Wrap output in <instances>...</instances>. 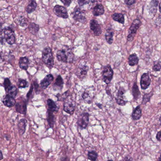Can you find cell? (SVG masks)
I'll use <instances>...</instances> for the list:
<instances>
[{"label":"cell","mask_w":161,"mask_h":161,"mask_svg":"<svg viewBox=\"0 0 161 161\" xmlns=\"http://www.w3.org/2000/svg\"><path fill=\"white\" fill-rule=\"evenodd\" d=\"M56 57L58 61L63 63H71L74 61V54L68 48L59 50L57 53Z\"/></svg>","instance_id":"6da1fadb"},{"label":"cell","mask_w":161,"mask_h":161,"mask_svg":"<svg viewBox=\"0 0 161 161\" xmlns=\"http://www.w3.org/2000/svg\"><path fill=\"white\" fill-rule=\"evenodd\" d=\"M95 97V89L93 86L83 88L81 91L80 98L86 104H91Z\"/></svg>","instance_id":"7a4b0ae2"},{"label":"cell","mask_w":161,"mask_h":161,"mask_svg":"<svg viewBox=\"0 0 161 161\" xmlns=\"http://www.w3.org/2000/svg\"><path fill=\"white\" fill-rule=\"evenodd\" d=\"M42 59L49 69H51L53 67V56L50 47H46L43 49L42 53Z\"/></svg>","instance_id":"3957f363"},{"label":"cell","mask_w":161,"mask_h":161,"mask_svg":"<svg viewBox=\"0 0 161 161\" xmlns=\"http://www.w3.org/2000/svg\"><path fill=\"white\" fill-rule=\"evenodd\" d=\"M141 25V21L140 19H136L133 20L129 28V34L127 36V41L128 42H132L133 41L138 30Z\"/></svg>","instance_id":"277c9868"},{"label":"cell","mask_w":161,"mask_h":161,"mask_svg":"<svg viewBox=\"0 0 161 161\" xmlns=\"http://www.w3.org/2000/svg\"><path fill=\"white\" fill-rule=\"evenodd\" d=\"M84 11H82L78 6H76L72 13L73 19L75 21L82 24H84L87 22V19L84 15Z\"/></svg>","instance_id":"5b68a950"},{"label":"cell","mask_w":161,"mask_h":161,"mask_svg":"<svg viewBox=\"0 0 161 161\" xmlns=\"http://www.w3.org/2000/svg\"><path fill=\"white\" fill-rule=\"evenodd\" d=\"M3 36L6 42L9 45H13L16 41L14 31L10 27H6L3 30Z\"/></svg>","instance_id":"8992f818"},{"label":"cell","mask_w":161,"mask_h":161,"mask_svg":"<svg viewBox=\"0 0 161 161\" xmlns=\"http://www.w3.org/2000/svg\"><path fill=\"white\" fill-rule=\"evenodd\" d=\"M89 113L84 112L80 114L77 120V124L80 130L86 129L89 124Z\"/></svg>","instance_id":"52a82bcc"},{"label":"cell","mask_w":161,"mask_h":161,"mask_svg":"<svg viewBox=\"0 0 161 161\" xmlns=\"http://www.w3.org/2000/svg\"><path fill=\"white\" fill-rule=\"evenodd\" d=\"M102 73L104 82L106 84H108L111 82L114 75V71L110 65L104 67Z\"/></svg>","instance_id":"ba28073f"},{"label":"cell","mask_w":161,"mask_h":161,"mask_svg":"<svg viewBox=\"0 0 161 161\" xmlns=\"http://www.w3.org/2000/svg\"><path fill=\"white\" fill-rule=\"evenodd\" d=\"M64 101V107H63L64 111L70 115L74 114L76 106L75 102L73 99H71L69 98V96L67 97Z\"/></svg>","instance_id":"9c48e42d"},{"label":"cell","mask_w":161,"mask_h":161,"mask_svg":"<svg viewBox=\"0 0 161 161\" xmlns=\"http://www.w3.org/2000/svg\"><path fill=\"white\" fill-rule=\"evenodd\" d=\"M53 12L59 18L62 19L69 18V15L66 7L59 5H56L53 8Z\"/></svg>","instance_id":"30bf717a"},{"label":"cell","mask_w":161,"mask_h":161,"mask_svg":"<svg viewBox=\"0 0 161 161\" xmlns=\"http://www.w3.org/2000/svg\"><path fill=\"white\" fill-rule=\"evenodd\" d=\"M125 92L126 90L124 87H120L119 88L116 97V100L117 104L120 106H125L127 103V101L125 100L124 98V95Z\"/></svg>","instance_id":"8fae6325"},{"label":"cell","mask_w":161,"mask_h":161,"mask_svg":"<svg viewBox=\"0 0 161 161\" xmlns=\"http://www.w3.org/2000/svg\"><path fill=\"white\" fill-rule=\"evenodd\" d=\"M90 29L93 32L94 35L99 36L102 34V29L98 22L95 19H91L90 23Z\"/></svg>","instance_id":"7c38bea8"},{"label":"cell","mask_w":161,"mask_h":161,"mask_svg":"<svg viewBox=\"0 0 161 161\" xmlns=\"http://www.w3.org/2000/svg\"><path fill=\"white\" fill-rule=\"evenodd\" d=\"M89 70V67L86 65H80L77 68L75 75L80 80L86 77Z\"/></svg>","instance_id":"4fadbf2b"},{"label":"cell","mask_w":161,"mask_h":161,"mask_svg":"<svg viewBox=\"0 0 161 161\" xmlns=\"http://www.w3.org/2000/svg\"><path fill=\"white\" fill-rule=\"evenodd\" d=\"M17 111L21 114H25L27 111V102L25 99H20L15 106Z\"/></svg>","instance_id":"5bb4252c"},{"label":"cell","mask_w":161,"mask_h":161,"mask_svg":"<svg viewBox=\"0 0 161 161\" xmlns=\"http://www.w3.org/2000/svg\"><path fill=\"white\" fill-rule=\"evenodd\" d=\"M151 83V80L149 74L144 73L143 74L140 79V86L142 90H146L149 87Z\"/></svg>","instance_id":"9a60e30c"},{"label":"cell","mask_w":161,"mask_h":161,"mask_svg":"<svg viewBox=\"0 0 161 161\" xmlns=\"http://www.w3.org/2000/svg\"><path fill=\"white\" fill-rule=\"evenodd\" d=\"M158 3V0H151V1L148 6V11L149 15L153 16H155L157 12Z\"/></svg>","instance_id":"2e32d148"},{"label":"cell","mask_w":161,"mask_h":161,"mask_svg":"<svg viewBox=\"0 0 161 161\" xmlns=\"http://www.w3.org/2000/svg\"><path fill=\"white\" fill-rule=\"evenodd\" d=\"M54 80L53 76L51 74H49L45 77L43 80H41L40 86L43 90L46 89Z\"/></svg>","instance_id":"e0dca14e"},{"label":"cell","mask_w":161,"mask_h":161,"mask_svg":"<svg viewBox=\"0 0 161 161\" xmlns=\"http://www.w3.org/2000/svg\"><path fill=\"white\" fill-rule=\"evenodd\" d=\"M93 15L94 16H99L105 13V9L102 4H97L92 9Z\"/></svg>","instance_id":"ac0fdd59"},{"label":"cell","mask_w":161,"mask_h":161,"mask_svg":"<svg viewBox=\"0 0 161 161\" xmlns=\"http://www.w3.org/2000/svg\"><path fill=\"white\" fill-rule=\"evenodd\" d=\"M64 86V81L61 75H58L55 82L53 85V89L55 91L61 90Z\"/></svg>","instance_id":"d6986e66"},{"label":"cell","mask_w":161,"mask_h":161,"mask_svg":"<svg viewBox=\"0 0 161 161\" xmlns=\"http://www.w3.org/2000/svg\"><path fill=\"white\" fill-rule=\"evenodd\" d=\"M3 103L4 106L8 107H11L15 106L16 104V100L13 97L7 94L5 96L3 101Z\"/></svg>","instance_id":"ffe728a7"},{"label":"cell","mask_w":161,"mask_h":161,"mask_svg":"<svg viewBox=\"0 0 161 161\" xmlns=\"http://www.w3.org/2000/svg\"><path fill=\"white\" fill-rule=\"evenodd\" d=\"M114 31L113 28L110 27V28H107L106 29L105 35V39H106V42L108 43L109 45H112L113 43V41H114L113 37H114Z\"/></svg>","instance_id":"44dd1931"},{"label":"cell","mask_w":161,"mask_h":161,"mask_svg":"<svg viewBox=\"0 0 161 161\" xmlns=\"http://www.w3.org/2000/svg\"><path fill=\"white\" fill-rule=\"evenodd\" d=\"M29 61L26 57H21L19 60V66L20 69L23 70H27L29 67Z\"/></svg>","instance_id":"7402d4cb"},{"label":"cell","mask_w":161,"mask_h":161,"mask_svg":"<svg viewBox=\"0 0 161 161\" xmlns=\"http://www.w3.org/2000/svg\"><path fill=\"white\" fill-rule=\"evenodd\" d=\"M27 124V120L25 119H22L19 121L18 124V130H19V133L21 135L24 134L26 132Z\"/></svg>","instance_id":"603a6c76"},{"label":"cell","mask_w":161,"mask_h":161,"mask_svg":"<svg viewBox=\"0 0 161 161\" xmlns=\"http://www.w3.org/2000/svg\"><path fill=\"white\" fill-rule=\"evenodd\" d=\"M111 17L114 21L117 22L121 24H124L125 23V18L123 14L114 13L112 15Z\"/></svg>","instance_id":"cb8c5ba5"},{"label":"cell","mask_w":161,"mask_h":161,"mask_svg":"<svg viewBox=\"0 0 161 161\" xmlns=\"http://www.w3.org/2000/svg\"><path fill=\"white\" fill-rule=\"evenodd\" d=\"M37 6V3L35 0H29L28 5L26 8V11L28 14L34 12Z\"/></svg>","instance_id":"d4e9b609"},{"label":"cell","mask_w":161,"mask_h":161,"mask_svg":"<svg viewBox=\"0 0 161 161\" xmlns=\"http://www.w3.org/2000/svg\"><path fill=\"white\" fill-rule=\"evenodd\" d=\"M47 110L52 112L54 113V112H58V106H57L56 104L52 99L49 98L47 100Z\"/></svg>","instance_id":"484cf974"},{"label":"cell","mask_w":161,"mask_h":161,"mask_svg":"<svg viewBox=\"0 0 161 161\" xmlns=\"http://www.w3.org/2000/svg\"><path fill=\"white\" fill-rule=\"evenodd\" d=\"M142 116V110L140 106H138L134 109L132 114V117L134 120H138L141 118Z\"/></svg>","instance_id":"4316f807"},{"label":"cell","mask_w":161,"mask_h":161,"mask_svg":"<svg viewBox=\"0 0 161 161\" xmlns=\"http://www.w3.org/2000/svg\"><path fill=\"white\" fill-rule=\"evenodd\" d=\"M138 61L139 59L136 54L133 53L129 56L128 58V64L130 66L133 67L137 65L138 64Z\"/></svg>","instance_id":"83f0119b"},{"label":"cell","mask_w":161,"mask_h":161,"mask_svg":"<svg viewBox=\"0 0 161 161\" xmlns=\"http://www.w3.org/2000/svg\"><path fill=\"white\" fill-rule=\"evenodd\" d=\"M39 25L35 23H30L28 27V30L33 35H36L39 30Z\"/></svg>","instance_id":"f1b7e54d"},{"label":"cell","mask_w":161,"mask_h":161,"mask_svg":"<svg viewBox=\"0 0 161 161\" xmlns=\"http://www.w3.org/2000/svg\"><path fill=\"white\" fill-rule=\"evenodd\" d=\"M47 121L50 127L53 128L55 124L54 116L53 112L48 110H47Z\"/></svg>","instance_id":"f546056e"},{"label":"cell","mask_w":161,"mask_h":161,"mask_svg":"<svg viewBox=\"0 0 161 161\" xmlns=\"http://www.w3.org/2000/svg\"><path fill=\"white\" fill-rule=\"evenodd\" d=\"M132 93L133 95L134 99L136 100H137V99L140 98L141 94H140V92L138 86L137 85L136 82H135L134 85H133L132 90Z\"/></svg>","instance_id":"4dcf8cb0"},{"label":"cell","mask_w":161,"mask_h":161,"mask_svg":"<svg viewBox=\"0 0 161 161\" xmlns=\"http://www.w3.org/2000/svg\"><path fill=\"white\" fill-rule=\"evenodd\" d=\"M7 92L9 95L15 98L18 94V90L16 87L13 85H11V87L7 90Z\"/></svg>","instance_id":"1f68e13d"},{"label":"cell","mask_w":161,"mask_h":161,"mask_svg":"<svg viewBox=\"0 0 161 161\" xmlns=\"http://www.w3.org/2000/svg\"><path fill=\"white\" fill-rule=\"evenodd\" d=\"M98 154L96 151H89L88 152V159L91 161H97L98 157Z\"/></svg>","instance_id":"d6a6232c"},{"label":"cell","mask_w":161,"mask_h":161,"mask_svg":"<svg viewBox=\"0 0 161 161\" xmlns=\"http://www.w3.org/2000/svg\"><path fill=\"white\" fill-rule=\"evenodd\" d=\"M153 95V92H150L149 93H147L144 95L142 101V104L143 105H145L148 102H149L150 98L152 97Z\"/></svg>","instance_id":"836d02e7"},{"label":"cell","mask_w":161,"mask_h":161,"mask_svg":"<svg viewBox=\"0 0 161 161\" xmlns=\"http://www.w3.org/2000/svg\"><path fill=\"white\" fill-rule=\"evenodd\" d=\"M152 69L154 71H160L161 69V61H154Z\"/></svg>","instance_id":"e575fe53"},{"label":"cell","mask_w":161,"mask_h":161,"mask_svg":"<svg viewBox=\"0 0 161 161\" xmlns=\"http://www.w3.org/2000/svg\"><path fill=\"white\" fill-rule=\"evenodd\" d=\"M56 96L58 98V100L64 101L67 97H69V92L68 91H67L66 92L64 93L62 95L58 94Z\"/></svg>","instance_id":"d590c367"},{"label":"cell","mask_w":161,"mask_h":161,"mask_svg":"<svg viewBox=\"0 0 161 161\" xmlns=\"http://www.w3.org/2000/svg\"><path fill=\"white\" fill-rule=\"evenodd\" d=\"M18 85L19 88H24L27 86V82L25 80L20 79L18 80Z\"/></svg>","instance_id":"8d00e7d4"},{"label":"cell","mask_w":161,"mask_h":161,"mask_svg":"<svg viewBox=\"0 0 161 161\" xmlns=\"http://www.w3.org/2000/svg\"><path fill=\"white\" fill-rule=\"evenodd\" d=\"M11 83L9 79L7 78H5L4 80V82H3V86L5 89L6 91H7V90L11 87Z\"/></svg>","instance_id":"74e56055"},{"label":"cell","mask_w":161,"mask_h":161,"mask_svg":"<svg viewBox=\"0 0 161 161\" xmlns=\"http://www.w3.org/2000/svg\"><path fill=\"white\" fill-rule=\"evenodd\" d=\"M90 0H77V3L79 7H82L83 6L89 4Z\"/></svg>","instance_id":"f35d334b"},{"label":"cell","mask_w":161,"mask_h":161,"mask_svg":"<svg viewBox=\"0 0 161 161\" xmlns=\"http://www.w3.org/2000/svg\"><path fill=\"white\" fill-rule=\"evenodd\" d=\"M19 24L21 27H25V26L27 25V23L28 22V20L26 18L21 17V18H20V19L19 21Z\"/></svg>","instance_id":"ab89813d"},{"label":"cell","mask_w":161,"mask_h":161,"mask_svg":"<svg viewBox=\"0 0 161 161\" xmlns=\"http://www.w3.org/2000/svg\"><path fill=\"white\" fill-rule=\"evenodd\" d=\"M124 1L126 5L128 7H130L136 3L137 0H124Z\"/></svg>","instance_id":"60d3db41"},{"label":"cell","mask_w":161,"mask_h":161,"mask_svg":"<svg viewBox=\"0 0 161 161\" xmlns=\"http://www.w3.org/2000/svg\"><path fill=\"white\" fill-rule=\"evenodd\" d=\"M66 7H69L72 3V0H60Z\"/></svg>","instance_id":"b9f144b4"},{"label":"cell","mask_w":161,"mask_h":161,"mask_svg":"<svg viewBox=\"0 0 161 161\" xmlns=\"http://www.w3.org/2000/svg\"><path fill=\"white\" fill-rule=\"evenodd\" d=\"M121 161H133V159L130 156H126Z\"/></svg>","instance_id":"7bdbcfd3"},{"label":"cell","mask_w":161,"mask_h":161,"mask_svg":"<svg viewBox=\"0 0 161 161\" xmlns=\"http://www.w3.org/2000/svg\"><path fill=\"white\" fill-rule=\"evenodd\" d=\"M59 161H70V158L67 156H62Z\"/></svg>","instance_id":"ee69618b"},{"label":"cell","mask_w":161,"mask_h":161,"mask_svg":"<svg viewBox=\"0 0 161 161\" xmlns=\"http://www.w3.org/2000/svg\"><path fill=\"white\" fill-rule=\"evenodd\" d=\"M156 138L158 141H161V130L157 132L156 136Z\"/></svg>","instance_id":"f6af8a7d"},{"label":"cell","mask_w":161,"mask_h":161,"mask_svg":"<svg viewBox=\"0 0 161 161\" xmlns=\"http://www.w3.org/2000/svg\"><path fill=\"white\" fill-rule=\"evenodd\" d=\"M33 85H32L31 86V88L30 89L29 91L28 92V93L27 94V98H29V97L31 96V94H32V93L33 90Z\"/></svg>","instance_id":"bcb514c9"},{"label":"cell","mask_w":161,"mask_h":161,"mask_svg":"<svg viewBox=\"0 0 161 161\" xmlns=\"http://www.w3.org/2000/svg\"><path fill=\"white\" fill-rule=\"evenodd\" d=\"M4 61V56L3 52H0V63H2Z\"/></svg>","instance_id":"7dc6e473"},{"label":"cell","mask_w":161,"mask_h":161,"mask_svg":"<svg viewBox=\"0 0 161 161\" xmlns=\"http://www.w3.org/2000/svg\"><path fill=\"white\" fill-rule=\"evenodd\" d=\"M3 158V153L1 152V151H0V160H1Z\"/></svg>","instance_id":"c3c4849f"},{"label":"cell","mask_w":161,"mask_h":161,"mask_svg":"<svg viewBox=\"0 0 161 161\" xmlns=\"http://www.w3.org/2000/svg\"><path fill=\"white\" fill-rule=\"evenodd\" d=\"M159 12L161 14V1L160 2L159 5Z\"/></svg>","instance_id":"681fc988"},{"label":"cell","mask_w":161,"mask_h":161,"mask_svg":"<svg viewBox=\"0 0 161 161\" xmlns=\"http://www.w3.org/2000/svg\"><path fill=\"white\" fill-rule=\"evenodd\" d=\"M97 106H98L100 108H102V105L100 104H97Z\"/></svg>","instance_id":"f907efd6"},{"label":"cell","mask_w":161,"mask_h":161,"mask_svg":"<svg viewBox=\"0 0 161 161\" xmlns=\"http://www.w3.org/2000/svg\"><path fill=\"white\" fill-rule=\"evenodd\" d=\"M158 161H161V154H160V156L159 157V158L158 159Z\"/></svg>","instance_id":"816d5d0a"},{"label":"cell","mask_w":161,"mask_h":161,"mask_svg":"<svg viewBox=\"0 0 161 161\" xmlns=\"http://www.w3.org/2000/svg\"><path fill=\"white\" fill-rule=\"evenodd\" d=\"M159 121H160V124H161V116H160V118H159Z\"/></svg>","instance_id":"f5cc1de1"},{"label":"cell","mask_w":161,"mask_h":161,"mask_svg":"<svg viewBox=\"0 0 161 161\" xmlns=\"http://www.w3.org/2000/svg\"><path fill=\"white\" fill-rule=\"evenodd\" d=\"M114 161L113 160H112V159H109V160H107V161Z\"/></svg>","instance_id":"db71d44e"}]
</instances>
